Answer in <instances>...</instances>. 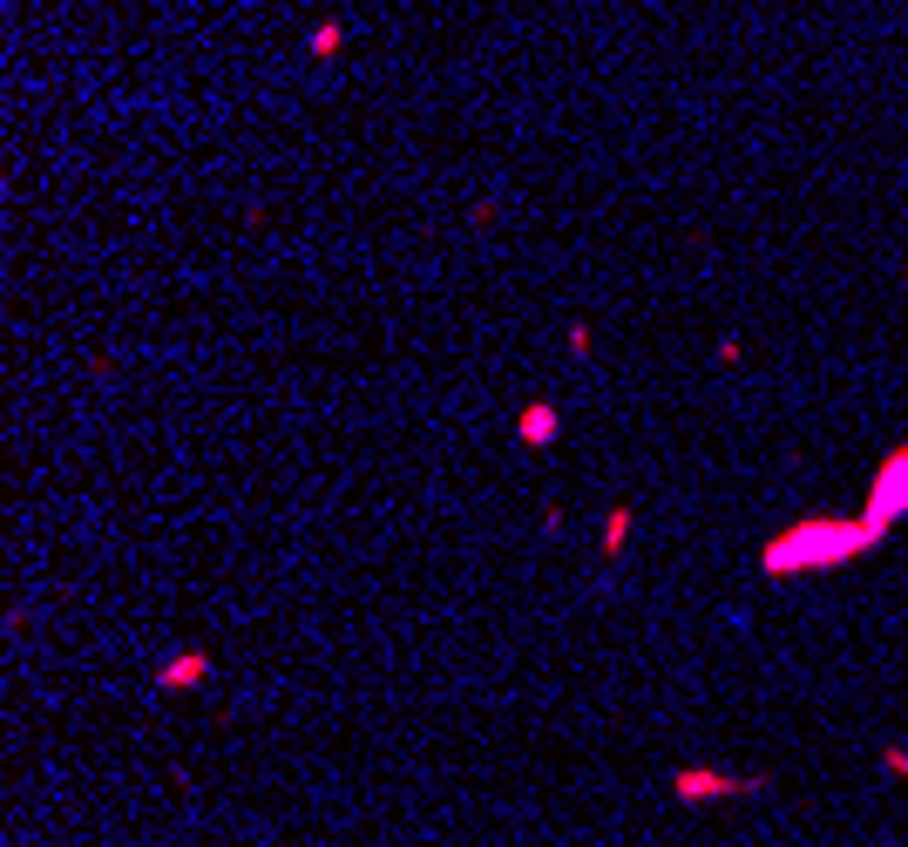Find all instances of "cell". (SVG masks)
<instances>
[{
	"label": "cell",
	"mask_w": 908,
	"mask_h": 847,
	"mask_svg": "<svg viewBox=\"0 0 908 847\" xmlns=\"http://www.w3.org/2000/svg\"><path fill=\"white\" fill-rule=\"evenodd\" d=\"M882 543H888V529H874L868 516H807L760 543V577H821Z\"/></svg>",
	"instance_id": "cell-1"
},
{
	"label": "cell",
	"mask_w": 908,
	"mask_h": 847,
	"mask_svg": "<svg viewBox=\"0 0 908 847\" xmlns=\"http://www.w3.org/2000/svg\"><path fill=\"white\" fill-rule=\"evenodd\" d=\"M671 794L692 807V800H753L773 794V773H712V766H678L671 773Z\"/></svg>",
	"instance_id": "cell-2"
},
{
	"label": "cell",
	"mask_w": 908,
	"mask_h": 847,
	"mask_svg": "<svg viewBox=\"0 0 908 847\" xmlns=\"http://www.w3.org/2000/svg\"><path fill=\"white\" fill-rule=\"evenodd\" d=\"M861 516H868L874 529H895V522L908 516V441L882 455V468H874V482H868Z\"/></svg>",
	"instance_id": "cell-3"
},
{
	"label": "cell",
	"mask_w": 908,
	"mask_h": 847,
	"mask_svg": "<svg viewBox=\"0 0 908 847\" xmlns=\"http://www.w3.org/2000/svg\"><path fill=\"white\" fill-rule=\"evenodd\" d=\"M556 434H562V414L549 400H529L522 414H516V441L522 448H556Z\"/></svg>",
	"instance_id": "cell-4"
},
{
	"label": "cell",
	"mask_w": 908,
	"mask_h": 847,
	"mask_svg": "<svg viewBox=\"0 0 908 847\" xmlns=\"http://www.w3.org/2000/svg\"><path fill=\"white\" fill-rule=\"evenodd\" d=\"M217 665H210V651H177L164 671H156V692H191V685H204Z\"/></svg>",
	"instance_id": "cell-5"
},
{
	"label": "cell",
	"mask_w": 908,
	"mask_h": 847,
	"mask_svg": "<svg viewBox=\"0 0 908 847\" xmlns=\"http://www.w3.org/2000/svg\"><path fill=\"white\" fill-rule=\"evenodd\" d=\"M631 529H638V509H631V501H617V509L604 516V529H597V549L624 556V549H631Z\"/></svg>",
	"instance_id": "cell-6"
},
{
	"label": "cell",
	"mask_w": 908,
	"mask_h": 847,
	"mask_svg": "<svg viewBox=\"0 0 908 847\" xmlns=\"http://www.w3.org/2000/svg\"><path fill=\"white\" fill-rule=\"evenodd\" d=\"M305 55H312V61H339V55H347V21L326 14V21L305 35Z\"/></svg>",
	"instance_id": "cell-7"
},
{
	"label": "cell",
	"mask_w": 908,
	"mask_h": 847,
	"mask_svg": "<svg viewBox=\"0 0 908 847\" xmlns=\"http://www.w3.org/2000/svg\"><path fill=\"white\" fill-rule=\"evenodd\" d=\"M562 347H570V360H590V353H597V326H590V319H570Z\"/></svg>",
	"instance_id": "cell-8"
},
{
	"label": "cell",
	"mask_w": 908,
	"mask_h": 847,
	"mask_svg": "<svg viewBox=\"0 0 908 847\" xmlns=\"http://www.w3.org/2000/svg\"><path fill=\"white\" fill-rule=\"evenodd\" d=\"M882 773L888 779H908V739H888L882 746Z\"/></svg>",
	"instance_id": "cell-9"
},
{
	"label": "cell",
	"mask_w": 908,
	"mask_h": 847,
	"mask_svg": "<svg viewBox=\"0 0 908 847\" xmlns=\"http://www.w3.org/2000/svg\"><path fill=\"white\" fill-rule=\"evenodd\" d=\"M712 360H718V366H739V360H746V339H739V332H718Z\"/></svg>",
	"instance_id": "cell-10"
},
{
	"label": "cell",
	"mask_w": 908,
	"mask_h": 847,
	"mask_svg": "<svg viewBox=\"0 0 908 847\" xmlns=\"http://www.w3.org/2000/svg\"><path fill=\"white\" fill-rule=\"evenodd\" d=\"M901 292H908V265H901Z\"/></svg>",
	"instance_id": "cell-11"
}]
</instances>
